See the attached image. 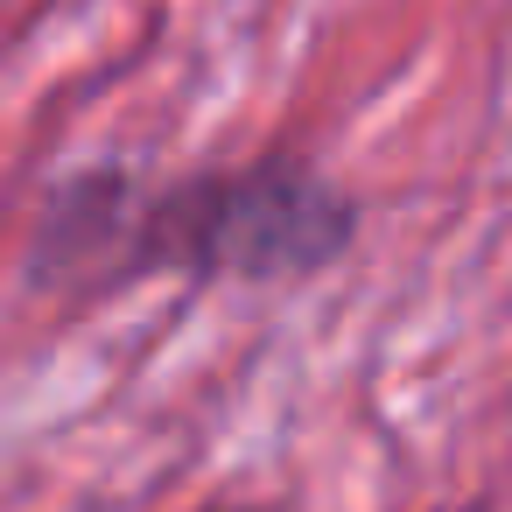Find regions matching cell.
Segmentation results:
<instances>
[{
  "label": "cell",
  "mask_w": 512,
  "mask_h": 512,
  "mask_svg": "<svg viewBox=\"0 0 512 512\" xmlns=\"http://www.w3.org/2000/svg\"><path fill=\"white\" fill-rule=\"evenodd\" d=\"M358 204L295 155L141 183L120 169L64 176L29 239V281L113 295L148 274L176 281H302L344 260Z\"/></svg>",
  "instance_id": "6da1fadb"
}]
</instances>
